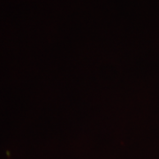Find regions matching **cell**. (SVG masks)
I'll return each instance as SVG.
<instances>
[]
</instances>
